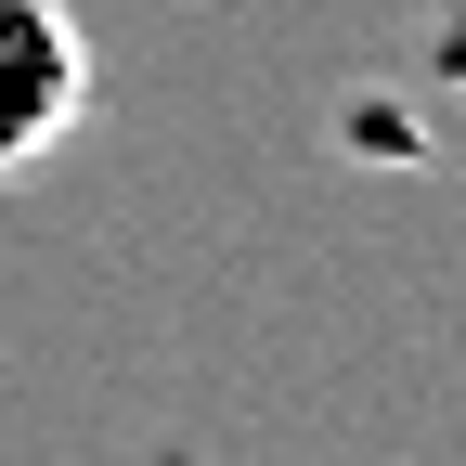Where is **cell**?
<instances>
[{
	"mask_svg": "<svg viewBox=\"0 0 466 466\" xmlns=\"http://www.w3.org/2000/svg\"><path fill=\"white\" fill-rule=\"evenodd\" d=\"M78 116H91V26L66 0H0V182L66 156Z\"/></svg>",
	"mask_w": 466,
	"mask_h": 466,
	"instance_id": "1",
	"label": "cell"
}]
</instances>
